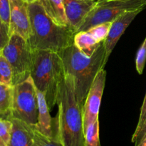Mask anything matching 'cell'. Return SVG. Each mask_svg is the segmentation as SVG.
I'll list each match as a JSON object with an SVG mask.
<instances>
[{"label": "cell", "instance_id": "6da1fadb", "mask_svg": "<svg viewBox=\"0 0 146 146\" xmlns=\"http://www.w3.org/2000/svg\"><path fill=\"white\" fill-rule=\"evenodd\" d=\"M58 114L54 121L55 135L61 146H86L83 111L76 98L73 77L65 74L58 88Z\"/></svg>", "mask_w": 146, "mask_h": 146}, {"label": "cell", "instance_id": "7a4b0ae2", "mask_svg": "<svg viewBox=\"0 0 146 146\" xmlns=\"http://www.w3.org/2000/svg\"><path fill=\"white\" fill-rule=\"evenodd\" d=\"M31 29L27 41L31 51L58 53L74 44L76 31L69 26H60L48 16L39 1L29 4Z\"/></svg>", "mask_w": 146, "mask_h": 146}, {"label": "cell", "instance_id": "3957f363", "mask_svg": "<svg viewBox=\"0 0 146 146\" xmlns=\"http://www.w3.org/2000/svg\"><path fill=\"white\" fill-rule=\"evenodd\" d=\"M104 42H101L91 56L83 54L74 44L58 52L64 64L65 74H69L74 78L76 98L82 111L94 78L98 71L105 67Z\"/></svg>", "mask_w": 146, "mask_h": 146}, {"label": "cell", "instance_id": "277c9868", "mask_svg": "<svg viewBox=\"0 0 146 146\" xmlns=\"http://www.w3.org/2000/svg\"><path fill=\"white\" fill-rule=\"evenodd\" d=\"M31 76L36 88L44 94L48 108L57 104L58 88L65 76L64 64L58 53L51 51H32Z\"/></svg>", "mask_w": 146, "mask_h": 146}, {"label": "cell", "instance_id": "5b68a950", "mask_svg": "<svg viewBox=\"0 0 146 146\" xmlns=\"http://www.w3.org/2000/svg\"><path fill=\"white\" fill-rule=\"evenodd\" d=\"M11 118L20 120L32 127L36 125L38 121L36 88L31 76L13 86Z\"/></svg>", "mask_w": 146, "mask_h": 146}, {"label": "cell", "instance_id": "8992f818", "mask_svg": "<svg viewBox=\"0 0 146 146\" xmlns=\"http://www.w3.org/2000/svg\"><path fill=\"white\" fill-rule=\"evenodd\" d=\"M1 53L12 68L13 86L31 76L32 51L27 40L17 34H11Z\"/></svg>", "mask_w": 146, "mask_h": 146}, {"label": "cell", "instance_id": "52a82bcc", "mask_svg": "<svg viewBox=\"0 0 146 146\" xmlns=\"http://www.w3.org/2000/svg\"><path fill=\"white\" fill-rule=\"evenodd\" d=\"M143 0H123L107 1L97 0L96 4L89 12L78 31H86L94 26L113 21L123 13L145 8Z\"/></svg>", "mask_w": 146, "mask_h": 146}, {"label": "cell", "instance_id": "ba28073f", "mask_svg": "<svg viewBox=\"0 0 146 146\" xmlns=\"http://www.w3.org/2000/svg\"><path fill=\"white\" fill-rule=\"evenodd\" d=\"M106 71L104 68L100 70L91 86L83 108L84 130L90 123L98 119L101 99L106 80Z\"/></svg>", "mask_w": 146, "mask_h": 146}, {"label": "cell", "instance_id": "9c48e42d", "mask_svg": "<svg viewBox=\"0 0 146 146\" xmlns=\"http://www.w3.org/2000/svg\"><path fill=\"white\" fill-rule=\"evenodd\" d=\"M9 34H17L28 39L31 29L29 4L24 0H10Z\"/></svg>", "mask_w": 146, "mask_h": 146}, {"label": "cell", "instance_id": "30bf717a", "mask_svg": "<svg viewBox=\"0 0 146 146\" xmlns=\"http://www.w3.org/2000/svg\"><path fill=\"white\" fill-rule=\"evenodd\" d=\"M144 8H141L136 10L125 11L112 21L108 36L104 42V47H105L104 65H106L110 55L112 53L113 50L115 48L117 42L120 39L121 36L123 34L126 29L133 21L136 16Z\"/></svg>", "mask_w": 146, "mask_h": 146}, {"label": "cell", "instance_id": "8fae6325", "mask_svg": "<svg viewBox=\"0 0 146 146\" xmlns=\"http://www.w3.org/2000/svg\"><path fill=\"white\" fill-rule=\"evenodd\" d=\"M97 0H64L66 17L68 26L76 33L78 31Z\"/></svg>", "mask_w": 146, "mask_h": 146}, {"label": "cell", "instance_id": "7c38bea8", "mask_svg": "<svg viewBox=\"0 0 146 146\" xmlns=\"http://www.w3.org/2000/svg\"><path fill=\"white\" fill-rule=\"evenodd\" d=\"M37 101H38V121L34 128L44 135L49 138L55 136L54 121L50 115V109L48 108L46 99L44 94L36 88Z\"/></svg>", "mask_w": 146, "mask_h": 146}, {"label": "cell", "instance_id": "4fadbf2b", "mask_svg": "<svg viewBox=\"0 0 146 146\" xmlns=\"http://www.w3.org/2000/svg\"><path fill=\"white\" fill-rule=\"evenodd\" d=\"M10 120L12 129L9 146H38L34 140L32 126L16 118Z\"/></svg>", "mask_w": 146, "mask_h": 146}, {"label": "cell", "instance_id": "5bb4252c", "mask_svg": "<svg viewBox=\"0 0 146 146\" xmlns=\"http://www.w3.org/2000/svg\"><path fill=\"white\" fill-rule=\"evenodd\" d=\"M48 17L60 26H68L64 0H39Z\"/></svg>", "mask_w": 146, "mask_h": 146}, {"label": "cell", "instance_id": "9a60e30c", "mask_svg": "<svg viewBox=\"0 0 146 146\" xmlns=\"http://www.w3.org/2000/svg\"><path fill=\"white\" fill-rule=\"evenodd\" d=\"M101 44V42L98 43L87 31H78L74 36V44L83 54L88 56H91Z\"/></svg>", "mask_w": 146, "mask_h": 146}, {"label": "cell", "instance_id": "2e32d148", "mask_svg": "<svg viewBox=\"0 0 146 146\" xmlns=\"http://www.w3.org/2000/svg\"><path fill=\"white\" fill-rule=\"evenodd\" d=\"M12 98L13 86L0 84V118L10 119Z\"/></svg>", "mask_w": 146, "mask_h": 146}, {"label": "cell", "instance_id": "e0dca14e", "mask_svg": "<svg viewBox=\"0 0 146 146\" xmlns=\"http://www.w3.org/2000/svg\"><path fill=\"white\" fill-rule=\"evenodd\" d=\"M84 137L86 146H101L98 119L90 123L84 129Z\"/></svg>", "mask_w": 146, "mask_h": 146}, {"label": "cell", "instance_id": "ac0fdd59", "mask_svg": "<svg viewBox=\"0 0 146 146\" xmlns=\"http://www.w3.org/2000/svg\"><path fill=\"white\" fill-rule=\"evenodd\" d=\"M0 84L13 86V71L7 58L0 54Z\"/></svg>", "mask_w": 146, "mask_h": 146}, {"label": "cell", "instance_id": "d6986e66", "mask_svg": "<svg viewBox=\"0 0 146 146\" xmlns=\"http://www.w3.org/2000/svg\"><path fill=\"white\" fill-rule=\"evenodd\" d=\"M111 24H112V21L102 23V24L94 26L86 31L89 33L98 43H101L105 41L106 38L108 36Z\"/></svg>", "mask_w": 146, "mask_h": 146}, {"label": "cell", "instance_id": "ffe728a7", "mask_svg": "<svg viewBox=\"0 0 146 146\" xmlns=\"http://www.w3.org/2000/svg\"><path fill=\"white\" fill-rule=\"evenodd\" d=\"M12 122L0 118V146H9L11 139Z\"/></svg>", "mask_w": 146, "mask_h": 146}, {"label": "cell", "instance_id": "44dd1931", "mask_svg": "<svg viewBox=\"0 0 146 146\" xmlns=\"http://www.w3.org/2000/svg\"><path fill=\"white\" fill-rule=\"evenodd\" d=\"M32 128L34 140L38 146H61L56 135L54 138H49L40 133L34 127Z\"/></svg>", "mask_w": 146, "mask_h": 146}, {"label": "cell", "instance_id": "7402d4cb", "mask_svg": "<svg viewBox=\"0 0 146 146\" xmlns=\"http://www.w3.org/2000/svg\"><path fill=\"white\" fill-rule=\"evenodd\" d=\"M146 62V37L143 42L140 46L137 52L136 58H135V67L137 72L139 74H142L143 72L144 67Z\"/></svg>", "mask_w": 146, "mask_h": 146}, {"label": "cell", "instance_id": "603a6c76", "mask_svg": "<svg viewBox=\"0 0 146 146\" xmlns=\"http://www.w3.org/2000/svg\"><path fill=\"white\" fill-rule=\"evenodd\" d=\"M10 11H11L10 0H0V17L9 27L10 21Z\"/></svg>", "mask_w": 146, "mask_h": 146}, {"label": "cell", "instance_id": "cb8c5ba5", "mask_svg": "<svg viewBox=\"0 0 146 146\" xmlns=\"http://www.w3.org/2000/svg\"><path fill=\"white\" fill-rule=\"evenodd\" d=\"M10 38L9 27L0 17V50H2L8 43Z\"/></svg>", "mask_w": 146, "mask_h": 146}, {"label": "cell", "instance_id": "d4e9b609", "mask_svg": "<svg viewBox=\"0 0 146 146\" xmlns=\"http://www.w3.org/2000/svg\"><path fill=\"white\" fill-rule=\"evenodd\" d=\"M146 121V94L145 96V98H144L143 103L142 107H141V113H140L139 116V120H138V125H137L136 128H135V131L134 132L133 136H135L137 134L139 133V131H141V128H142L143 125H144Z\"/></svg>", "mask_w": 146, "mask_h": 146}, {"label": "cell", "instance_id": "484cf974", "mask_svg": "<svg viewBox=\"0 0 146 146\" xmlns=\"http://www.w3.org/2000/svg\"><path fill=\"white\" fill-rule=\"evenodd\" d=\"M145 134H146V121L145 123H144V125H143L141 130L139 131V133H138L136 135H135V136H132V140H131V141H132L133 143H135V144L138 143L142 139V138L145 135Z\"/></svg>", "mask_w": 146, "mask_h": 146}, {"label": "cell", "instance_id": "4316f807", "mask_svg": "<svg viewBox=\"0 0 146 146\" xmlns=\"http://www.w3.org/2000/svg\"><path fill=\"white\" fill-rule=\"evenodd\" d=\"M135 146H146V134L138 143L135 144Z\"/></svg>", "mask_w": 146, "mask_h": 146}, {"label": "cell", "instance_id": "83f0119b", "mask_svg": "<svg viewBox=\"0 0 146 146\" xmlns=\"http://www.w3.org/2000/svg\"><path fill=\"white\" fill-rule=\"evenodd\" d=\"M24 1H26L28 4H30V3H33V2H36V1H38L39 0H24Z\"/></svg>", "mask_w": 146, "mask_h": 146}, {"label": "cell", "instance_id": "f1b7e54d", "mask_svg": "<svg viewBox=\"0 0 146 146\" xmlns=\"http://www.w3.org/2000/svg\"><path fill=\"white\" fill-rule=\"evenodd\" d=\"M107 1H123V0H106Z\"/></svg>", "mask_w": 146, "mask_h": 146}, {"label": "cell", "instance_id": "f546056e", "mask_svg": "<svg viewBox=\"0 0 146 146\" xmlns=\"http://www.w3.org/2000/svg\"><path fill=\"white\" fill-rule=\"evenodd\" d=\"M143 2L145 3V5H146V0H143Z\"/></svg>", "mask_w": 146, "mask_h": 146}, {"label": "cell", "instance_id": "4dcf8cb0", "mask_svg": "<svg viewBox=\"0 0 146 146\" xmlns=\"http://www.w3.org/2000/svg\"><path fill=\"white\" fill-rule=\"evenodd\" d=\"M1 50H0V54H1Z\"/></svg>", "mask_w": 146, "mask_h": 146}]
</instances>
